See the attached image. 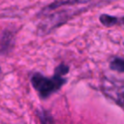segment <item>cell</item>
I'll return each instance as SVG.
<instances>
[{
  "label": "cell",
  "mask_w": 124,
  "mask_h": 124,
  "mask_svg": "<svg viewBox=\"0 0 124 124\" xmlns=\"http://www.w3.org/2000/svg\"><path fill=\"white\" fill-rule=\"evenodd\" d=\"M100 20H101V22H102L104 25H106V26L114 25V24H116L117 21H118V19H117L116 17L108 16V15H103V16H101Z\"/></svg>",
  "instance_id": "obj_5"
},
{
  "label": "cell",
  "mask_w": 124,
  "mask_h": 124,
  "mask_svg": "<svg viewBox=\"0 0 124 124\" xmlns=\"http://www.w3.org/2000/svg\"><path fill=\"white\" fill-rule=\"evenodd\" d=\"M109 68L113 71L124 73V58H120V57L113 58L109 63Z\"/></svg>",
  "instance_id": "obj_3"
},
{
  "label": "cell",
  "mask_w": 124,
  "mask_h": 124,
  "mask_svg": "<svg viewBox=\"0 0 124 124\" xmlns=\"http://www.w3.org/2000/svg\"><path fill=\"white\" fill-rule=\"evenodd\" d=\"M88 0H56L55 2H53L52 4H50L46 10L48 11H52L55 9H58L60 7L63 6H68V5H76V4H81V3H85Z\"/></svg>",
  "instance_id": "obj_2"
},
{
  "label": "cell",
  "mask_w": 124,
  "mask_h": 124,
  "mask_svg": "<svg viewBox=\"0 0 124 124\" xmlns=\"http://www.w3.org/2000/svg\"><path fill=\"white\" fill-rule=\"evenodd\" d=\"M11 40H12V36L9 32L4 33L0 36V52L8 48V46L10 45Z\"/></svg>",
  "instance_id": "obj_4"
},
{
  "label": "cell",
  "mask_w": 124,
  "mask_h": 124,
  "mask_svg": "<svg viewBox=\"0 0 124 124\" xmlns=\"http://www.w3.org/2000/svg\"><path fill=\"white\" fill-rule=\"evenodd\" d=\"M69 68L64 64H61L55 71V75L51 78H46L41 74L33 75L31 81L34 88L38 91L41 97L46 98L51 93H54L58 90L62 84L65 82L63 76L68 73Z\"/></svg>",
  "instance_id": "obj_1"
}]
</instances>
